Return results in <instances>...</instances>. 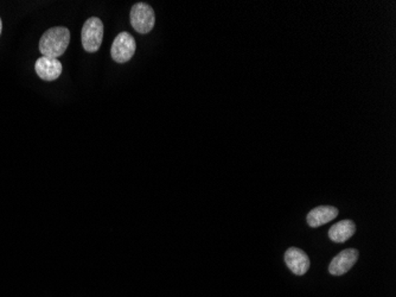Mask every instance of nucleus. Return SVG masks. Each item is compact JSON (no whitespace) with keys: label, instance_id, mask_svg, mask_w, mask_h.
Here are the masks:
<instances>
[{"label":"nucleus","instance_id":"f257e3e1","mask_svg":"<svg viewBox=\"0 0 396 297\" xmlns=\"http://www.w3.org/2000/svg\"><path fill=\"white\" fill-rule=\"evenodd\" d=\"M70 42V32L63 27L49 29L40 37V52L44 57L59 59L67 50Z\"/></svg>","mask_w":396,"mask_h":297},{"label":"nucleus","instance_id":"f03ea898","mask_svg":"<svg viewBox=\"0 0 396 297\" xmlns=\"http://www.w3.org/2000/svg\"><path fill=\"white\" fill-rule=\"evenodd\" d=\"M103 38V23L98 17H91L86 20L81 31V40L84 50L96 52L99 50Z\"/></svg>","mask_w":396,"mask_h":297},{"label":"nucleus","instance_id":"7ed1b4c3","mask_svg":"<svg viewBox=\"0 0 396 297\" xmlns=\"http://www.w3.org/2000/svg\"><path fill=\"white\" fill-rule=\"evenodd\" d=\"M155 23V11L150 5L138 3L131 10V24L139 34H148Z\"/></svg>","mask_w":396,"mask_h":297},{"label":"nucleus","instance_id":"20e7f679","mask_svg":"<svg viewBox=\"0 0 396 297\" xmlns=\"http://www.w3.org/2000/svg\"><path fill=\"white\" fill-rule=\"evenodd\" d=\"M135 52V41L128 32H120L112 44V59L118 64H126Z\"/></svg>","mask_w":396,"mask_h":297},{"label":"nucleus","instance_id":"39448f33","mask_svg":"<svg viewBox=\"0 0 396 297\" xmlns=\"http://www.w3.org/2000/svg\"><path fill=\"white\" fill-rule=\"evenodd\" d=\"M358 257H360V254L357 249H346L342 251L341 254H337L330 263L329 273L333 276L344 275L356 264Z\"/></svg>","mask_w":396,"mask_h":297},{"label":"nucleus","instance_id":"423d86ee","mask_svg":"<svg viewBox=\"0 0 396 297\" xmlns=\"http://www.w3.org/2000/svg\"><path fill=\"white\" fill-rule=\"evenodd\" d=\"M286 266L298 276H303L310 269V258L303 249L289 247L285 254Z\"/></svg>","mask_w":396,"mask_h":297},{"label":"nucleus","instance_id":"0eeeda50","mask_svg":"<svg viewBox=\"0 0 396 297\" xmlns=\"http://www.w3.org/2000/svg\"><path fill=\"white\" fill-rule=\"evenodd\" d=\"M35 69H36L37 75L40 76V79L44 81H54L60 78L63 67L59 59H49V57L42 56L40 59H37Z\"/></svg>","mask_w":396,"mask_h":297},{"label":"nucleus","instance_id":"6e6552de","mask_svg":"<svg viewBox=\"0 0 396 297\" xmlns=\"http://www.w3.org/2000/svg\"><path fill=\"white\" fill-rule=\"evenodd\" d=\"M338 215V210L336 207L333 206H319L316 207L314 210H311L307 214V224L310 227H319V226L325 225L328 222H333V219L337 218Z\"/></svg>","mask_w":396,"mask_h":297},{"label":"nucleus","instance_id":"1a4fd4ad","mask_svg":"<svg viewBox=\"0 0 396 297\" xmlns=\"http://www.w3.org/2000/svg\"><path fill=\"white\" fill-rule=\"evenodd\" d=\"M356 232V225L351 220H342L330 229L329 238L335 242H344Z\"/></svg>","mask_w":396,"mask_h":297},{"label":"nucleus","instance_id":"9d476101","mask_svg":"<svg viewBox=\"0 0 396 297\" xmlns=\"http://www.w3.org/2000/svg\"><path fill=\"white\" fill-rule=\"evenodd\" d=\"M1 30H3V23H1V20H0V35H1Z\"/></svg>","mask_w":396,"mask_h":297}]
</instances>
